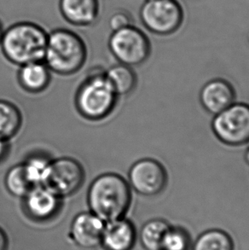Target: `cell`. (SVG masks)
<instances>
[{
    "label": "cell",
    "mask_w": 249,
    "mask_h": 250,
    "mask_svg": "<svg viewBox=\"0 0 249 250\" xmlns=\"http://www.w3.org/2000/svg\"><path fill=\"white\" fill-rule=\"evenodd\" d=\"M248 41H249V32H248Z\"/></svg>",
    "instance_id": "cell-28"
},
{
    "label": "cell",
    "mask_w": 249,
    "mask_h": 250,
    "mask_svg": "<svg viewBox=\"0 0 249 250\" xmlns=\"http://www.w3.org/2000/svg\"><path fill=\"white\" fill-rule=\"evenodd\" d=\"M193 250H234V243L229 234L219 229H211L199 236Z\"/></svg>",
    "instance_id": "cell-19"
},
{
    "label": "cell",
    "mask_w": 249,
    "mask_h": 250,
    "mask_svg": "<svg viewBox=\"0 0 249 250\" xmlns=\"http://www.w3.org/2000/svg\"><path fill=\"white\" fill-rule=\"evenodd\" d=\"M247 149L246 152H245V160H246L247 163L249 164V142L247 143Z\"/></svg>",
    "instance_id": "cell-26"
},
{
    "label": "cell",
    "mask_w": 249,
    "mask_h": 250,
    "mask_svg": "<svg viewBox=\"0 0 249 250\" xmlns=\"http://www.w3.org/2000/svg\"><path fill=\"white\" fill-rule=\"evenodd\" d=\"M184 10L178 0H146L140 9V19L147 29L158 35H170L184 21Z\"/></svg>",
    "instance_id": "cell-7"
},
{
    "label": "cell",
    "mask_w": 249,
    "mask_h": 250,
    "mask_svg": "<svg viewBox=\"0 0 249 250\" xmlns=\"http://www.w3.org/2000/svg\"><path fill=\"white\" fill-rule=\"evenodd\" d=\"M7 190L16 197L23 198L34 186L31 185L24 172L22 163L14 166L8 171L4 179Z\"/></svg>",
    "instance_id": "cell-21"
},
{
    "label": "cell",
    "mask_w": 249,
    "mask_h": 250,
    "mask_svg": "<svg viewBox=\"0 0 249 250\" xmlns=\"http://www.w3.org/2000/svg\"><path fill=\"white\" fill-rule=\"evenodd\" d=\"M190 247V237L186 229L170 226L166 233L162 250H188Z\"/></svg>",
    "instance_id": "cell-22"
},
{
    "label": "cell",
    "mask_w": 249,
    "mask_h": 250,
    "mask_svg": "<svg viewBox=\"0 0 249 250\" xmlns=\"http://www.w3.org/2000/svg\"><path fill=\"white\" fill-rule=\"evenodd\" d=\"M128 183L131 189L141 196H159L167 186L168 173L164 165L157 160L143 158L131 167Z\"/></svg>",
    "instance_id": "cell-8"
},
{
    "label": "cell",
    "mask_w": 249,
    "mask_h": 250,
    "mask_svg": "<svg viewBox=\"0 0 249 250\" xmlns=\"http://www.w3.org/2000/svg\"><path fill=\"white\" fill-rule=\"evenodd\" d=\"M51 160L44 155H33L22 163L24 172L33 186H44Z\"/></svg>",
    "instance_id": "cell-20"
},
{
    "label": "cell",
    "mask_w": 249,
    "mask_h": 250,
    "mask_svg": "<svg viewBox=\"0 0 249 250\" xmlns=\"http://www.w3.org/2000/svg\"><path fill=\"white\" fill-rule=\"evenodd\" d=\"M235 88L226 79L215 78L207 82L200 91L199 99L202 108L215 115L236 102Z\"/></svg>",
    "instance_id": "cell-10"
},
{
    "label": "cell",
    "mask_w": 249,
    "mask_h": 250,
    "mask_svg": "<svg viewBox=\"0 0 249 250\" xmlns=\"http://www.w3.org/2000/svg\"><path fill=\"white\" fill-rule=\"evenodd\" d=\"M170 225L162 219L148 220L143 226L140 240L146 250H162L163 239Z\"/></svg>",
    "instance_id": "cell-18"
},
{
    "label": "cell",
    "mask_w": 249,
    "mask_h": 250,
    "mask_svg": "<svg viewBox=\"0 0 249 250\" xmlns=\"http://www.w3.org/2000/svg\"><path fill=\"white\" fill-rule=\"evenodd\" d=\"M108 48L120 63L131 68L145 63L151 52L147 35L134 25L114 31L108 40Z\"/></svg>",
    "instance_id": "cell-6"
},
{
    "label": "cell",
    "mask_w": 249,
    "mask_h": 250,
    "mask_svg": "<svg viewBox=\"0 0 249 250\" xmlns=\"http://www.w3.org/2000/svg\"><path fill=\"white\" fill-rule=\"evenodd\" d=\"M212 132L219 142L230 147L245 146L249 140V104H234L213 115Z\"/></svg>",
    "instance_id": "cell-5"
},
{
    "label": "cell",
    "mask_w": 249,
    "mask_h": 250,
    "mask_svg": "<svg viewBox=\"0 0 249 250\" xmlns=\"http://www.w3.org/2000/svg\"><path fill=\"white\" fill-rule=\"evenodd\" d=\"M8 248V239L7 236L1 228H0V250H7Z\"/></svg>",
    "instance_id": "cell-25"
},
{
    "label": "cell",
    "mask_w": 249,
    "mask_h": 250,
    "mask_svg": "<svg viewBox=\"0 0 249 250\" xmlns=\"http://www.w3.org/2000/svg\"><path fill=\"white\" fill-rule=\"evenodd\" d=\"M48 33L39 24L21 21L3 32L0 43L4 57L14 64L44 62Z\"/></svg>",
    "instance_id": "cell-2"
},
{
    "label": "cell",
    "mask_w": 249,
    "mask_h": 250,
    "mask_svg": "<svg viewBox=\"0 0 249 250\" xmlns=\"http://www.w3.org/2000/svg\"><path fill=\"white\" fill-rule=\"evenodd\" d=\"M87 201L91 213L104 222L122 219L131 206V188L122 176L104 173L91 183Z\"/></svg>",
    "instance_id": "cell-1"
},
{
    "label": "cell",
    "mask_w": 249,
    "mask_h": 250,
    "mask_svg": "<svg viewBox=\"0 0 249 250\" xmlns=\"http://www.w3.org/2000/svg\"><path fill=\"white\" fill-rule=\"evenodd\" d=\"M20 67L18 80L24 90L31 93H40L48 87L51 74L44 62H31Z\"/></svg>",
    "instance_id": "cell-15"
},
{
    "label": "cell",
    "mask_w": 249,
    "mask_h": 250,
    "mask_svg": "<svg viewBox=\"0 0 249 250\" xmlns=\"http://www.w3.org/2000/svg\"><path fill=\"white\" fill-rule=\"evenodd\" d=\"M118 100L104 73H98L85 79L76 94V107L84 118L101 121L115 109Z\"/></svg>",
    "instance_id": "cell-4"
},
{
    "label": "cell",
    "mask_w": 249,
    "mask_h": 250,
    "mask_svg": "<svg viewBox=\"0 0 249 250\" xmlns=\"http://www.w3.org/2000/svg\"><path fill=\"white\" fill-rule=\"evenodd\" d=\"M59 9L67 22L77 27H89L98 21L99 0H60Z\"/></svg>",
    "instance_id": "cell-13"
},
{
    "label": "cell",
    "mask_w": 249,
    "mask_h": 250,
    "mask_svg": "<svg viewBox=\"0 0 249 250\" xmlns=\"http://www.w3.org/2000/svg\"><path fill=\"white\" fill-rule=\"evenodd\" d=\"M145 1H146V0H145Z\"/></svg>",
    "instance_id": "cell-29"
},
{
    "label": "cell",
    "mask_w": 249,
    "mask_h": 250,
    "mask_svg": "<svg viewBox=\"0 0 249 250\" xmlns=\"http://www.w3.org/2000/svg\"><path fill=\"white\" fill-rule=\"evenodd\" d=\"M8 149H9V147H8L7 141L0 139V162L3 161L6 157Z\"/></svg>",
    "instance_id": "cell-24"
},
{
    "label": "cell",
    "mask_w": 249,
    "mask_h": 250,
    "mask_svg": "<svg viewBox=\"0 0 249 250\" xmlns=\"http://www.w3.org/2000/svg\"><path fill=\"white\" fill-rule=\"evenodd\" d=\"M108 25L111 28V30L114 32V31L120 30V29L128 27V26L133 25V23H132L130 14L124 10H119V11H116L115 14H113L111 17L109 18Z\"/></svg>",
    "instance_id": "cell-23"
},
{
    "label": "cell",
    "mask_w": 249,
    "mask_h": 250,
    "mask_svg": "<svg viewBox=\"0 0 249 250\" xmlns=\"http://www.w3.org/2000/svg\"><path fill=\"white\" fill-rule=\"evenodd\" d=\"M3 32H4V30H3V26H2V23L0 22V43H1L2 38H3Z\"/></svg>",
    "instance_id": "cell-27"
},
{
    "label": "cell",
    "mask_w": 249,
    "mask_h": 250,
    "mask_svg": "<svg viewBox=\"0 0 249 250\" xmlns=\"http://www.w3.org/2000/svg\"><path fill=\"white\" fill-rule=\"evenodd\" d=\"M137 232L134 225L124 218L105 223L102 242L107 250H131Z\"/></svg>",
    "instance_id": "cell-14"
},
{
    "label": "cell",
    "mask_w": 249,
    "mask_h": 250,
    "mask_svg": "<svg viewBox=\"0 0 249 250\" xmlns=\"http://www.w3.org/2000/svg\"><path fill=\"white\" fill-rule=\"evenodd\" d=\"M22 116L16 105L0 100V139L9 141L20 131Z\"/></svg>",
    "instance_id": "cell-17"
},
{
    "label": "cell",
    "mask_w": 249,
    "mask_h": 250,
    "mask_svg": "<svg viewBox=\"0 0 249 250\" xmlns=\"http://www.w3.org/2000/svg\"><path fill=\"white\" fill-rule=\"evenodd\" d=\"M23 199L27 214L40 221L51 220L61 208V197L44 186H34Z\"/></svg>",
    "instance_id": "cell-11"
},
{
    "label": "cell",
    "mask_w": 249,
    "mask_h": 250,
    "mask_svg": "<svg viewBox=\"0 0 249 250\" xmlns=\"http://www.w3.org/2000/svg\"><path fill=\"white\" fill-rule=\"evenodd\" d=\"M104 74L118 97L130 94L137 86V75L132 68L127 65H115L108 68Z\"/></svg>",
    "instance_id": "cell-16"
},
{
    "label": "cell",
    "mask_w": 249,
    "mask_h": 250,
    "mask_svg": "<svg viewBox=\"0 0 249 250\" xmlns=\"http://www.w3.org/2000/svg\"><path fill=\"white\" fill-rule=\"evenodd\" d=\"M86 58V45L76 33L59 28L48 34L44 62L50 71L74 75L84 66Z\"/></svg>",
    "instance_id": "cell-3"
},
{
    "label": "cell",
    "mask_w": 249,
    "mask_h": 250,
    "mask_svg": "<svg viewBox=\"0 0 249 250\" xmlns=\"http://www.w3.org/2000/svg\"><path fill=\"white\" fill-rule=\"evenodd\" d=\"M105 223L93 213H81L74 218L71 233L74 242L84 249H93L101 244Z\"/></svg>",
    "instance_id": "cell-12"
},
{
    "label": "cell",
    "mask_w": 249,
    "mask_h": 250,
    "mask_svg": "<svg viewBox=\"0 0 249 250\" xmlns=\"http://www.w3.org/2000/svg\"><path fill=\"white\" fill-rule=\"evenodd\" d=\"M84 178V167L77 160L61 157L51 160L44 186L62 198L77 192L83 186Z\"/></svg>",
    "instance_id": "cell-9"
}]
</instances>
